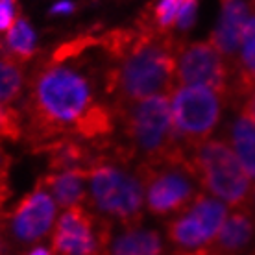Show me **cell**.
Returning a JSON list of instances; mask_svg holds the SVG:
<instances>
[{
	"mask_svg": "<svg viewBox=\"0 0 255 255\" xmlns=\"http://www.w3.org/2000/svg\"><path fill=\"white\" fill-rule=\"evenodd\" d=\"M179 43L152 22L139 26L128 50L106 72V91L115 106L139 102L153 95H170L176 87Z\"/></svg>",
	"mask_w": 255,
	"mask_h": 255,
	"instance_id": "cell-1",
	"label": "cell"
},
{
	"mask_svg": "<svg viewBox=\"0 0 255 255\" xmlns=\"http://www.w3.org/2000/svg\"><path fill=\"white\" fill-rule=\"evenodd\" d=\"M93 104V89L83 74L65 63H46L33 76L26 104L32 144L46 150L67 139Z\"/></svg>",
	"mask_w": 255,
	"mask_h": 255,
	"instance_id": "cell-2",
	"label": "cell"
},
{
	"mask_svg": "<svg viewBox=\"0 0 255 255\" xmlns=\"http://www.w3.org/2000/svg\"><path fill=\"white\" fill-rule=\"evenodd\" d=\"M115 115L122 124L128 144L124 155L144 161L172 157L183 150L174 131L170 95H153L144 100L115 106Z\"/></svg>",
	"mask_w": 255,
	"mask_h": 255,
	"instance_id": "cell-3",
	"label": "cell"
},
{
	"mask_svg": "<svg viewBox=\"0 0 255 255\" xmlns=\"http://www.w3.org/2000/svg\"><path fill=\"white\" fill-rule=\"evenodd\" d=\"M187 159L198 185L207 194L235 209L246 205L252 192V178L226 140L207 139L196 146H189Z\"/></svg>",
	"mask_w": 255,
	"mask_h": 255,
	"instance_id": "cell-4",
	"label": "cell"
},
{
	"mask_svg": "<svg viewBox=\"0 0 255 255\" xmlns=\"http://www.w3.org/2000/svg\"><path fill=\"white\" fill-rule=\"evenodd\" d=\"M137 176L144 189L148 211L155 217L179 215L200 194L187 159V148L166 159L139 163Z\"/></svg>",
	"mask_w": 255,
	"mask_h": 255,
	"instance_id": "cell-5",
	"label": "cell"
},
{
	"mask_svg": "<svg viewBox=\"0 0 255 255\" xmlns=\"http://www.w3.org/2000/svg\"><path fill=\"white\" fill-rule=\"evenodd\" d=\"M91 202L102 215L124 228H137L144 209V189L139 176L129 174L115 161L98 157L89 168Z\"/></svg>",
	"mask_w": 255,
	"mask_h": 255,
	"instance_id": "cell-6",
	"label": "cell"
},
{
	"mask_svg": "<svg viewBox=\"0 0 255 255\" xmlns=\"http://www.w3.org/2000/svg\"><path fill=\"white\" fill-rule=\"evenodd\" d=\"M228 96L200 85H183L170 93L174 131L185 148L211 139L222 119Z\"/></svg>",
	"mask_w": 255,
	"mask_h": 255,
	"instance_id": "cell-7",
	"label": "cell"
},
{
	"mask_svg": "<svg viewBox=\"0 0 255 255\" xmlns=\"http://www.w3.org/2000/svg\"><path fill=\"white\" fill-rule=\"evenodd\" d=\"M228 218V207L218 198L200 192L185 211L168 222V239L179 254L209 248Z\"/></svg>",
	"mask_w": 255,
	"mask_h": 255,
	"instance_id": "cell-8",
	"label": "cell"
},
{
	"mask_svg": "<svg viewBox=\"0 0 255 255\" xmlns=\"http://www.w3.org/2000/svg\"><path fill=\"white\" fill-rule=\"evenodd\" d=\"M111 243V226L83 205L65 211L52 235L54 255H106Z\"/></svg>",
	"mask_w": 255,
	"mask_h": 255,
	"instance_id": "cell-9",
	"label": "cell"
},
{
	"mask_svg": "<svg viewBox=\"0 0 255 255\" xmlns=\"http://www.w3.org/2000/svg\"><path fill=\"white\" fill-rule=\"evenodd\" d=\"M200 85L230 98V65L211 41L179 43L176 56V87Z\"/></svg>",
	"mask_w": 255,
	"mask_h": 255,
	"instance_id": "cell-10",
	"label": "cell"
},
{
	"mask_svg": "<svg viewBox=\"0 0 255 255\" xmlns=\"http://www.w3.org/2000/svg\"><path fill=\"white\" fill-rule=\"evenodd\" d=\"M56 220V202L45 187L37 185L24 196L11 215V231L20 243H35L48 235Z\"/></svg>",
	"mask_w": 255,
	"mask_h": 255,
	"instance_id": "cell-11",
	"label": "cell"
},
{
	"mask_svg": "<svg viewBox=\"0 0 255 255\" xmlns=\"http://www.w3.org/2000/svg\"><path fill=\"white\" fill-rule=\"evenodd\" d=\"M252 0H222V13L211 35V43L226 59L237 58L243 32L252 17Z\"/></svg>",
	"mask_w": 255,
	"mask_h": 255,
	"instance_id": "cell-12",
	"label": "cell"
},
{
	"mask_svg": "<svg viewBox=\"0 0 255 255\" xmlns=\"http://www.w3.org/2000/svg\"><path fill=\"white\" fill-rule=\"evenodd\" d=\"M255 237V215L243 205L237 207L218 231L209 248L217 255H239Z\"/></svg>",
	"mask_w": 255,
	"mask_h": 255,
	"instance_id": "cell-13",
	"label": "cell"
},
{
	"mask_svg": "<svg viewBox=\"0 0 255 255\" xmlns=\"http://www.w3.org/2000/svg\"><path fill=\"white\" fill-rule=\"evenodd\" d=\"M87 170H65V172H50L45 179L39 181V185L48 189L52 196L56 198L61 207H74L82 205L87 200Z\"/></svg>",
	"mask_w": 255,
	"mask_h": 255,
	"instance_id": "cell-14",
	"label": "cell"
},
{
	"mask_svg": "<svg viewBox=\"0 0 255 255\" xmlns=\"http://www.w3.org/2000/svg\"><path fill=\"white\" fill-rule=\"evenodd\" d=\"M165 244L157 231L144 228H126L108 246L106 255H163Z\"/></svg>",
	"mask_w": 255,
	"mask_h": 255,
	"instance_id": "cell-15",
	"label": "cell"
},
{
	"mask_svg": "<svg viewBox=\"0 0 255 255\" xmlns=\"http://www.w3.org/2000/svg\"><path fill=\"white\" fill-rule=\"evenodd\" d=\"M235 96L244 100L255 89V15L244 28L235 58Z\"/></svg>",
	"mask_w": 255,
	"mask_h": 255,
	"instance_id": "cell-16",
	"label": "cell"
},
{
	"mask_svg": "<svg viewBox=\"0 0 255 255\" xmlns=\"http://www.w3.org/2000/svg\"><path fill=\"white\" fill-rule=\"evenodd\" d=\"M50 153L52 172H65V170H87L95 165L98 155H93L87 146L72 139H61L46 148Z\"/></svg>",
	"mask_w": 255,
	"mask_h": 255,
	"instance_id": "cell-17",
	"label": "cell"
},
{
	"mask_svg": "<svg viewBox=\"0 0 255 255\" xmlns=\"http://www.w3.org/2000/svg\"><path fill=\"white\" fill-rule=\"evenodd\" d=\"M226 139L231 150L239 157L241 165L250 178H255V122L246 115H241L233 119L228 126Z\"/></svg>",
	"mask_w": 255,
	"mask_h": 255,
	"instance_id": "cell-18",
	"label": "cell"
},
{
	"mask_svg": "<svg viewBox=\"0 0 255 255\" xmlns=\"http://www.w3.org/2000/svg\"><path fill=\"white\" fill-rule=\"evenodd\" d=\"M115 129V111L104 104H93L91 109L78 122L72 137L83 140H98Z\"/></svg>",
	"mask_w": 255,
	"mask_h": 255,
	"instance_id": "cell-19",
	"label": "cell"
},
{
	"mask_svg": "<svg viewBox=\"0 0 255 255\" xmlns=\"http://www.w3.org/2000/svg\"><path fill=\"white\" fill-rule=\"evenodd\" d=\"M6 50L17 63H24L35 54V33L22 17L15 20V24L6 33Z\"/></svg>",
	"mask_w": 255,
	"mask_h": 255,
	"instance_id": "cell-20",
	"label": "cell"
},
{
	"mask_svg": "<svg viewBox=\"0 0 255 255\" xmlns=\"http://www.w3.org/2000/svg\"><path fill=\"white\" fill-rule=\"evenodd\" d=\"M24 89V72L11 58H0V104L15 102Z\"/></svg>",
	"mask_w": 255,
	"mask_h": 255,
	"instance_id": "cell-21",
	"label": "cell"
},
{
	"mask_svg": "<svg viewBox=\"0 0 255 255\" xmlns=\"http://www.w3.org/2000/svg\"><path fill=\"white\" fill-rule=\"evenodd\" d=\"M181 2L183 0H159L152 13V24L161 32H170V28L178 22Z\"/></svg>",
	"mask_w": 255,
	"mask_h": 255,
	"instance_id": "cell-22",
	"label": "cell"
},
{
	"mask_svg": "<svg viewBox=\"0 0 255 255\" xmlns=\"http://www.w3.org/2000/svg\"><path fill=\"white\" fill-rule=\"evenodd\" d=\"M22 135V117L9 104H0V139L17 140Z\"/></svg>",
	"mask_w": 255,
	"mask_h": 255,
	"instance_id": "cell-23",
	"label": "cell"
},
{
	"mask_svg": "<svg viewBox=\"0 0 255 255\" xmlns=\"http://www.w3.org/2000/svg\"><path fill=\"white\" fill-rule=\"evenodd\" d=\"M19 17L17 0H0V32H9V28Z\"/></svg>",
	"mask_w": 255,
	"mask_h": 255,
	"instance_id": "cell-24",
	"label": "cell"
},
{
	"mask_svg": "<svg viewBox=\"0 0 255 255\" xmlns=\"http://www.w3.org/2000/svg\"><path fill=\"white\" fill-rule=\"evenodd\" d=\"M243 115L255 122V89L243 100Z\"/></svg>",
	"mask_w": 255,
	"mask_h": 255,
	"instance_id": "cell-25",
	"label": "cell"
},
{
	"mask_svg": "<svg viewBox=\"0 0 255 255\" xmlns=\"http://www.w3.org/2000/svg\"><path fill=\"white\" fill-rule=\"evenodd\" d=\"M72 9H74V6L70 2H59V4H56V6L52 7L54 13H70Z\"/></svg>",
	"mask_w": 255,
	"mask_h": 255,
	"instance_id": "cell-26",
	"label": "cell"
},
{
	"mask_svg": "<svg viewBox=\"0 0 255 255\" xmlns=\"http://www.w3.org/2000/svg\"><path fill=\"white\" fill-rule=\"evenodd\" d=\"M246 207L255 215V185L252 187V192H250V198H248V202H246Z\"/></svg>",
	"mask_w": 255,
	"mask_h": 255,
	"instance_id": "cell-27",
	"label": "cell"
},
{
	"mask_svg": "<svg viewBox=\"0 0 255 255\" xmlns=\"http://www.w3.org/2000/svg\"><path fill=\"white\" fill-rule=\"evenodd\" d=\"M28 255H54V252H50V250L43 248V246H37V248H33Z\"/></svg>",
	"mask_w": 255,
	"mask_h": 255,
	"instance_id": "cell-28",
	"label": "cell"
},
{
	"mask_svg": "<svg viewBox=\"0 0 255 255\" xmlns=\"http://www.w3.org/2000/svg\"><path fill=\"white\" fill-rule=\"evenodd\" d=\"M0 58H9V54H7L6 45H4V43H0Z\"/></svg>",
	"mask_w": 255,
	"mask_h": 255,
	"instance_id": "cell-29",
	"label": "cell"
},
{
	"mask_svg": "<svg viewBox=\"0 0 255 255\" xmlns=\"http://www.w3.org/2000/svg\"><path fill=\"white\" fill-rule=\"evenodd\" d=\"M252 6H254V9H255V0H252Z\"/></svg>",
	"mask_w": 255,
	"mask_h": 255,
	"instance_id": "cell-30",
	"label": "cell"
},
{
	"mask_svg": "<svg viewBox=\"0 0 255 255\" xmlns=\"http://www.w3.org/2000/svg\"><path fill=\"white\" fill-rule=\"evenodd\" d=\"M0 252H2V239H0Z\"/></svg>",
	"mask_w": 255,
	"mask_h": 255,
	"instance_id": "cell-31",
	"label": "cell"
},
{
	"mask_svg": "<svg viewBox=\"0 0 255 255\" xmlns=\"http://www.w3.org/2000/svg\"><path fill=\"white\" fill-rule=\"evenodd\" d=\"M254 255H255V254H254Z\"/></svg>",
	"mask_w": 255,
	"mask_h": 255,
	"instance_id": "cell-32",
	"label": "cell"
}]
</instances>
